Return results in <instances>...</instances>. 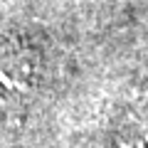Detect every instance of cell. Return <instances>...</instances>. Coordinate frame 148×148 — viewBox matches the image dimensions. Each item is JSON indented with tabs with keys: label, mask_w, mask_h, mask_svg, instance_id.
<instances>
[{
	"label": "cell",
	"mask_w": 148,
	"mask_h": 148,
	"mask_svg": "<svg viewBox=\"0 0 148 148\" xmlns=\"http://www.w3.org/2000/svg\"><path fill=\"white\" fill-rule=\"evenodd\" d=\"M37 84L35 54L25 47L5 45L0 47V99L15 101L30 96Z\"/></svg>",
	"instance_id": "cell-1"
},
{
	"label": "cell",
	"mask_w": 148,
	"mask_h": 148,
	"mask_svg": "<svg viewBox=\"0 0 148 148\" xmlns=\"http://www.w3.org/2000/svg\"><path fill=\"white\" fill-rule=\"evenodd\" d=\"M116 148H148V91L131 101L121 111L114 126Z\"/></svg>",
	"instance_id": "cell-2"
}]
</instances>
